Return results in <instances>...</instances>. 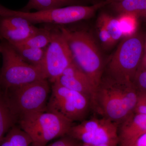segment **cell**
<instances>
[{
	"label": "cell",
	"instance_id": "26",
	"mask_svg": "<svg viewBox=\"0 0 146 146\" xmlns=\"http://www.w3.org/2000/svg\"><path fill=\"white\" fill-rule=\"evenodd\" d=\"M132 146H146V132L140 136Z\"/></svg>",
	"mask_w": 146,
	"mask_h": 146
},
{
	"label": "cell",
	"instance_id": "18",
	"mask_svg": "<svg viewBox=\"0 0 146 146\" xmlns=\"http://www.w3.org/2000/svg\"><path fill=\"white\" fill-rule=\"evenodd\" d=\"M11 46L27 63L43 67L46 49L37 48L22 45Z\"/></svg>",
	"mask_w": 146,
	"mask_h": 146
},
{
	"label": "cell",
	"instance_id": "2",
	"mask_svg": "<svg viewBox=\"0 0 146 146\" xmlns=\"http://www.w3.org/2000/svg\"><path fill=\"white\" fill-rule=\"evenodd\" d=\"M58 26L67 41L73 61L88 77L96 89L102 76L105 64L94 37L80 27Z\"/></svg>",
	"mask_w": 146,
	"mask_h": 146
},
{
	"label": "cell",
	"instance_id": "5",
	"mask_svg": "<svg viewBox=\"0 0 146 146\" xmlns=\"http://www.w3.org/2000/svg\"><path fill=\"white\" fill-rule=\"evenodd\" d=\"M3 64L0 72L2 90H8L37 80L47 79L43 67L27 63L10 44H0Z\"/></svg>",
	"mask_w": 146,
	"mask_h": 146
},
{
	"label": "cell",
	"instance_id": "1",
	"mask_svg": "<svg viewBox=\"0 0 146 146\" xmlns=\"http://www.w3.org/2000/svg\"><path fill=\"white\" fill-rule=\"evenodd\" d=\"M138 94L133 82L103 75L95 90L91 108L101 117L119 125L133 112Z\"/></svg>",
	"mask_w": 146,
	"mask_h": 146
},
{
	"label": "cell",
	"instance_id": "27",
	"mask_svg": "<svg viewBox=\"0 0 146 146\" xmlns=\"http://www.w3.org/2000/svg\"><path fill=\"white\" fill-rule=\"evenodd\" d=\"M122 1L123 0H106L105 1L106 2L108 5H110L113 3L118 2Z\"/></svg>",
	"mask_w": 146,
	"mask_h": 146
},
{
	"label": "cell",
	"instance_id": "14",
	"mask_svg": "<svg viewBox=\"0 0 146 146\" xmlns=\"http://www.w3.org/2000/svg\"><path fill=\"white\" fill-rule=\"evenodd\" d=\"M84 5L82 0H29L26 5L21 9L24 12L49 10L71 5Z\"/></svg>",
	"mask_w": 146,
	"mask_h": 146
},
{
	"label": "cell",
	"instance_id": "8",
	"mask_svg": "<svg viewBox=\"0 0 146 146\" xmlns=\"http://www.w3.org/2000/svg\"><path fill=\"white\" fill-rule=\"evenodd\" d=\"M91 108V100L86 95L64 87L57 81L52 83L47 110L74 123L84 120Z\"/></svg>",
	"mask_w": 146,
	"mask_h": 146
},
{
	"label": "cell",
	"instance_id": "6",
	"mask_svg": "<svg viewBox=\"0 0 146 146\" xmlns=\"http://www.w3.org/2000/svg\"><path fill=\"white\" fill-rule=\"evenodd\" d=\"M51 88L47 79L3 91L9 107L17 118L47 109Z\"/></svg>",
	"mask_w": 146,
	"mask_h": 146
},
{
	"label": "cell",
	"instance_id": "20",
	"mask_svg": "<svg viewBox=\"0 0 146 146\" xmlns=\"http://www.w3.org/2000/svg\"><path fill=\"white\" fill-rule=\"evenodd\" d=\"M98 18L104 25L114 45L123 36L119 19L106 13H100Z\"/></svg>",
	"mask_w": 146,
	"mask_h": 146
},
{
	"label": "cell",
	"instance_id": "24",
	"mask_svg": "<svg viewBox=\"0 0 146 146\" xmlns=\"http://www.w3.org/2000/svg\"><path fill=\"white\" fill-rule=\"evenodd\" d=\"M75 140L68 135L61 137L57 141L49 144L43 145L32 143L30 146H78Z\"/></svg>",
	"mask_w": 146,
	"mask_h": 146
},
{
	"label": "cell",
	"instance_id": "12",
	"mask_svg": "<svg viewBox=\"0 0 146 146\" xmlns=\"http://www.w3.org/2000/svg\"><path fill=\"white\" fill-rule=\"evenodd\" d=\"M56 81L64 87L86 95L92 103L96 88L88 77L74 61Z\"/></svg>",
	"mask_w": 146,
	"mask_h": 146
},
{
	"label": "cell",
	"instance_id": "16",
	"mask_svg": "<svg viewBox=\"0 0 146 146\" xmlns=\"http://www.w3.org/2000/svg\"><path fill=\"white\" fill-rule=\"evenodd\" d=\"M52 25L44 24L37 31L25 41L12 45H22L40 49H46L49 44L52 38Z\"/></svg>",
	"mask_w": 146,
	"mask_h": 146
},
{
	"label": "cell",
	"instance_id": "4",
	"mask_svg": "<svg viewBox=\"0 0 146 146\" xmlns=\"http://www.w3.org/2000/svg\"><path fill=\"white\" fill-rule=\"evenodd\" d=\"M17 124L30 137L32 143L44 145L67 136L74 123L46 109L21 116Z\"/></svg>",
	"mask_w": 146,
	"mask_h": 146
},
{
	"label": "cell",
	"instance_id": "19",
	"mask_svg": "<svg viewBox=\"0 0 146 146\" xmlns=\"http://www.w3.org/2000/svg\"><path fill=\"white\" fill-rule=\"evenodd\" d=\"M119 15L133 14L146 11V0H123L110 4Z\"/></svg>",
	"mask_w": 146,
	"mask_h": 146
},
{
	"label": "cell",
	"instance_id": "22",
	"mask_svg": "<svg viewBox=\"0 0 146 146\" xmlns=\"http://www.w3.org/2000/svg\"><path fill=\"white\" fill-rule=\"evenodd\" d=\"M97 32L99 38L104 47L109 48L113 46L110 35L101 21L98 18L96 23Z\"/></svg>",
	"mask_w": 146,
	"mask_h": 146
},
{
	"label": "cell",
	"instance_id": "21",
	"mask_svg": "<svg viewBox=\"0 0 146 146\" xmlns=\"http://www.w3.org/2000/svg\"><path fill=\"white\" fill-rule=\"evenodd\" d=\"M136 15L123 14L118 17L123 36L127 37L133 35L136 28Z\"/></svg>",
	"mask_w": 146,
	"mask_h": 146
},
{
	"label": "cell",
	"instance_id": "9",
	"mask_svg": "<svg viewBox=\"0 0 146 146\" xmlns=\"http://www.w3.org/2000/svg\"><path fill=\"white\" fill-rule=\"evenodd\" d=\"M67 135L92 145L119 144L118 125L101 116L83 120L78 124H74Z\"/></svg>",
	"mask_w": 146,
	"mask_h": 146
},
{
	"label": "cell",
	"instance_id": "23",
	"mask_svg": "<svg viewBox=\"0 0 146 146\" xmlns=\"http://www.w3.org/2000/svg\"><path fill=\"white\" fill-rule=\"evenodd\" d=\"M133 83L138 91H146V70L138 69Z\"/></svg>",
	"mask_w": 146,
	"mask_h": 146
},
{
	"label": "cell",
	"instance_id": "15",
	"mask_svg": "<svg viewBox=\"0 0 146 146\" xmlns=\"http://www.w3.org/2000/svg\"><path fill=\"white\" fill-rule=\"evenodd\" d=\"M17 122L18 118L11 111L2 90L0 93V144L9 131Z\"/></svg>",
	"mask_w": 146,
	"mask_h": 146
},
{
	"label": "cell",
	"instance_id": "25",
	"mask_svg": "<svg viewBox=\"0 0 146 146\" xmlns=\"http://www.w3.org/2000/svg\"><path fill=\"white\" fill-rule=\"evenodd\" d=\"M133 112L146 114V91H138V98Z\"/></svg>",
	"mask_w": 146,
	"mask_h": 146
},
{
	"label": "cell",
	"instance_id": "13",
	"mask_svg": "<svg viewBox=\"0 0 146 146\" xmlns=\"http://www.w3.org/2000/svg\"><path fill=\"white\" fill-rule=\"evenodd\" d=\"M146 132V114L133 112L118 125L120 146H132Z\"/></svg>",
	"mask_w": 146,
	"mask_h": 146
},
{
	"label": "cell",
	"instance_id": "17",
	"mask_svg": "<svg viewBox=\"0 0 146 146\" xmlns=\"http://www.w3.org/2000/svg\"><path fill=\"white\" fill-rule=\"evenodd\" d=\"M32 143L30 137L16 124L7 133L0 146H30Z\"/></svg>",
	"mask_w": 146,
	"mask_h": 146
},
{
	"label": "cell",
	"instance_id": "11",
	"mask_svg": "<svg viewBox=\"0 0 146 146\" xmlns=\"http://www.w3.org/2000/svg\"><path fill=\"white\" fill-rule=\"evenodd\" d=\"M39 28L27 19L8 13L0 4V39L13 45L25 41Z\"/></svg>",
	"mask_w": 146,
	"mask_h": 146
},
{
	"label": "cell",
	"instance_id": "3",
	"mask_svg": "<svg viewBox=\"0 0 146 146\" xmlns=\"http://www.w3.org/2000/svg\"><path fill=\"white\" fill-rule=\"evenodd\" d=\"M143 39L137 35L122 40L105 64L103 75L119 80L133 82L143 58Z\"/></svg>",
	"mask_w": 146,
	"mask_h": 146
},
{
	"label": "cell",
	"instance_id": "29",
	"mask_svg": "<svg viewBox=\"0 0 146 146\" xmlns=\"http://www.w3.org/2000/svg\"><path fill=\"white\" fill-rule=\"evenodd\" d=\"M2 91L1 88V85H0V93Z\"/></svg>",
	"mask_w": 146,
	"mask_h": 146
},
{
	"label": "cell",
	"instance_id": "10",
	"mask_svg": "<svg viewBox=\"0 0 146 146\" xmlns=\"http://www.w3.org/2000/svg\"><path fill=\"white\" fill-rule=\"evenodd\" d=\"M73 61L70 50L62 32L58 26L52 25L51 40L45 50L43 65L47 79L54 83Z\"/></svg>",
	"mask_w": 146,
	"mask_h": 146
},
{
	"label": "cell",
	"instance_id": "28",
	"mask_svg": "<svg viewBox=\"0 0 146 146\" xmlns=\"http://www.w3.org/2000/svg\"><path fill=\"white\" fill-rule=\"evenodd\" d=\"M78 146H95V145H89V144L82 143L81 144H78Z\"/></svg>",
	"mask_w": 146,
	"mask_h": 146
},
{
	"label": "cell",
	"instance_id": "30",
	"mask_svg": "<svg viewBox=\"0 0 146 146\" xmlns=\"http://www.w3.org/2000/svg\"><path fill=\"white\" fill-rule=\"evenodd\" d=\"M0 51H1V45H0Z\"/></svg>",
	"mask_w": 146,
	"mask_h": 146
},
{
	"label": "cell",
	"instance_id": "7",
	"mask_svg": "<svg viewBox=\"0 0 146 146\" xmlns=\"http://www.w3.org/2000/svg\"><path fill=\"white\" fill-rule=\"evenodd\" d=\"M105 5L106 3L104 1L90 6L71 5L33 12L12 10L6 7L5 9L10 14L25 18L34 25L44 24L63 26L89 19Z\"/></svg>",
	"mask_w": 146,
	"mask_h": 146
}]
</instances>
